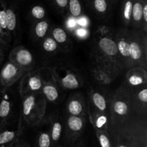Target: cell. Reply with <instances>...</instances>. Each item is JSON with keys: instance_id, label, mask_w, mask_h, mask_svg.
I'll return each mask as SVG.
<instances>
[{"instance_id": "6da1fadb", "label": "cell", "mask_w": 147, "mask_h": 147, "mask_svg": "<svg viewBox=\"0 0 147 147\" xmlns=\"http://www.w3.org/2000/svg\"><path fill=\"white\" fill-rule=\"evenodd\" d=\"M99 46L100 49L106 54L113 56L117 53L118 48L116 43L113 40L108 37H103L99 41Z\"/></svg>"}, {"instance_id": "7a4b0ae2", "label": "cell", "mask_w": 147, "mask_h": 147, "mask_svg": "<svg viewBox=\"0 0 147 147\" xmlns=\"http://www.w3.org/2000/svg\"><path fill=\"white\" fill-rule=\"evenodd\" d=\"M17 72V69L14 64L11 63H7L1 71V79L5 81L9 80V79H12V77L15 76Z\"/></svg>"}, {"instance_id": "3957f363", "label": "cell", "mask_w": 147, "mask_h": 147, "mask_svg": "<svg viewBox=\"0 0 147 147\" xmlns=\"http://www.w3.org/2000/svg\"><path fill=\"white\" fill-rule=\"evenodd\" d=\"M17 60L19 63L23 66H27L30 64L32 61V56L31 53L25 49H22L19 50L17 53Z\"/></svg>"}, {"instance_id": "277c9868", "label": "cell", "mask_w": 147, "mask_h": 147, "mask_svg": "<svg viewBox=\"0 0 147 147\" xmlns=\"http://www.w3.org/2000/svg\"><path fill=\"white\" fill-rule=\"evenodd\" d=\"M63 86L67 89H76L78 86L79 84L77 79L73 74H68L62 79Z\"/></svg>"}, {"instance_id": "5b68a950", "label": "cell", "mask_w": 147, "mask_h": 147, "mask_svg": "<svg viewBox=\"0 0 147 147\" xmlns=\"http://www.w3.org/2000/svg\"><path fill=\"white\" fill-rule=\"evenodd\" d=\"M6 14H7V29L9 30H14L17 24V17L15 13L10 7L6 8Z\"/></svg>"}, {"instance_id": "8992f818", "label": "cell", "mask_w": 147, "mask_h": 147, "mask_svg": "<svg viewBox=\"0 0 147 147\" xmlns=\"http://www.w3.org/2000/svg\"><path fill=\"white\" fill-rule=\"evenodd\" d=\"M67 124L71 131L78 132L83 128V121L80 118L76 116H71L69 118Z\"/></svg>"}, {"instance_id": "52a82bcc", "label": "cell", "mask_w": 147, "mask_h": 147, "mask_svg": "<svg viewBox=\"0 0 147 147\" xmlns=\"http://www.w3.org/2000/svg\"><path fill=\"white\" fill-rule=\"evenodd\" d=\"M16 134L14 131H6L0 133V147L11 143L15 138Z\"/></svg>"}, {"instance_id": "ba28073f", "label": "cell", "mask_w": 147, "mask_h": 147, "mask_svg": "<svg viewBox=\"0 0 147 147\" xmlns=\"http://www.w3.org/2000/svg\"><path fill=\"white\" fill-rule=\"evenodd\" d=\"M69 10L73 17H78L82 12L81 4L79 0H68Z\"/></svg>"}, {"instance_id": "9c48e42d", "label": "cell", "mask_w": 147, "mask_h": 147, "mask_svg": "<svg viewBox=\"0 0 147 147\" xmlns=\"http://www.w3.org/2000/svg\"><path fill=\"white\" fill-rule=\"evenodd\" d=\"M43 92L47 99L51 102L55 101L58 97V92H57V89L51 85H46L43 89Z\"/></svg>"}, {"instance_id": "30bf717a", "label": "cell", "mask_w": 147, "mask_h": 147, "mask_svg": "<svg viewBox=\"0 0 147 147\" xmlns=\"http://www.w3.org/2000/svg\"><path fill=\"white\" fill-rule=\"evenodd\" d=\"M130 46V56L133 60H139L142 56V50L139 44L136 42H132Z\"/></svg>"}, {"instance_id": "8fae6325", "label": "cell", "mask_w": 147, "mask_h": 147, "mask_svg": "<svg viewBox=\"0 0 147 147\" xmlns=\"http://www.w3.org/2000/svg\"><path fill=\"white\" fill-rule=\"evenodd\" d=\"M133 1L134 0H125L124 4H123V17L126 21H130L131 18Z\"/></svg>"}, {"instance_id": "7c38bea8", "label": "cell", "mask_w": 147, "mask_h": 147, "mask_svg": "<svg viewBox=\"0 0 147 147\" xmlns=\"http://www.w3.org/2000/svg\"><path fill=\"white\" fill-rule=\"evenodd\" d=\"M34 102H35V99H34V96H32V95L28 97L24 100V104H23V112H24V115H30L34 105Z\"/></svg>"}, {"instance_id": "4fadbf2b", "label": "cell", "mask_w": 147, "mask_h": 147, "mask_svg": "<svg viewBox=\"0 0 147 147\" xmlns=\"http://www.w3.org/2000/svg\"><path fill=\"white\" fill-rule=\"evenodd\" d=\"M68 110L72 115H77L82 112L83 107L78 101L73 100L69 104Z\"/></svg>"}, {"instance_id": "5bb4252c", "label": "cell", "mask_w": 147, "mask_h": 147, "mask_svg": "<svg viewBox=\"0 0 147 147\" xmlns=\"http://www.w3.org/2000/svg\"><path fill=\"white\" fill-rule=\"evenodd\" d=\"M48 28V23L46 21H42L37 23L35 27L36 34L38 37H42L45 35Z\"/></svg>"}, {"instance_id": "9a60e30c", "label": "cell", "mask_w": 147, "mask_h": 147, "mask_svg": "<svg viewBox=\"0 0 147 147\" xmlns=\"http://www.w3.org/2000/svg\"><path fill=\"white\" fill-rule=\"evenodd\" d=\"M93 102H94V104L96 105V107L98 109H100V110H104L106 109V100H105L104 97L101 95H100L98 93H95L93 95Z\"/></svg>"}, {"instance_id": "2e32d148", "label": "cell", "mask_w": 147, "mask_h": 147, "mask_svg": "<svg viewBox=\"0 0 147 147\" xmlns=\"http://www.w3.org/2000/svg\"><path fill=\"white\" fill-rule=\"evenodd\" d=\"M118 50L123 56H130V46L125 40H120L117 45Z\"/></svg>"}, {"instance_id": "e0dca14e", "label": "cell", "mask_w": 147, "mask_h": 147, "mask_svg": "<svg viewBox=\"0 0 147 147\" xmlns=\"http://www.w3.org/2000/svg\"><path fill=\"white\" fill-rule=\"evenodd\" d=\"M53 37L55 39V40L58 43H64L67 39V35L66 33L62 28L57 27L53 30Z\"/></svg>"}, {"instance_id": "ac0fdd59", "label": "cell", "mask_w": 147, "mask_h": 147, "mask_svg": "<svg viewBox=\"0 0 147 147\" xmlns=\"http://www.w3.org/2000/svg\"><path fill=\"white\" fill-rule=\"evenodd\" d=\"M93 6H94L95 10L98 12H105L108 8L107 0H94Z\"/></svg>"}, {"instance_id": "d6986e66", "label": "cell", "mask_w": 147, "mask_h": 147, "mask_svg": "<svg viewBox=\"0 0 147 147\" xmlns=\"http://www.w3.org/2000/svg\"><path fill=\"white\" fill-rule=\"evenodd\" d=\"M51 139L49 134L46 133H42L40 134L38 140L39 147H50Z\"/></svg>"}, {"instance_id": "ffe728a7", "label": "cell", "mask_w": 147, "mask_h": 147, "mask_svg": "<svg viewBox=\"0 0 147 147\" xmlns=\"http://www.w3.org/2000/svg\"><path fill=\"white\" fill-rule=\"evenodd\" d=\"M62 126L60 122H55L53 127V131H52V140L53 142H56L60 138L61 135Z\"/></svg>"}, {"instance_id": "44dd1931", "label": "cell", "mask_w": 147, "mask_h": 147, "mask_svg": "<svg viewBox=\"0 0 147 147\" xmlns=\"http://www.w3.org/2000/svg\"><path fill=\"white\" fill-rule=\"evenodd\" d=\"M43 48H44L46 51H54L57 48V43H56L54 39L51 38V37H48L43 43Z\"/></svg>"}, {"instance_id": "7402d4cb", "label": "cell", "mask_w": 147, "mask_h": 147, "mask_svg": "<svg viewBox=\"0 0 147 147\" xmlns=\"http://www.w3.org/2000/svg\"><path fill=\"white\" fill-rule=\"evenodd\" d=\"M10 111V103L8 101L3 99L0 103V117L5 118L9 115Z\"/></svg>"}, {"instance_id": "603a6c76", "label": "cell", "mask_w": 147, "mask_h": 147, "mask_svg": "<svg viewBox=\"0 0 147 147\" xmlns=\"http://www.w3.org/2000/svg\"><path fill=\"white\" fill-rule=\"evenodd\" d=\"M114 110L119 115H123L127 112L128 107L125 102H121V101H118L114 105Z\"/></svg>"}, {"instance_id": "cb8c5ba5", "label": "cell", "mask_w": 147, "mask_h": 147, "mask_svg": "<svg viewBox=\"0 0 147 147\" xmlns=\"http://www.w3.org/2000/svg\"><path fill=\"white\" fill-rule=\"evenodd\" d=\"M31 13L34 17L36 19H42L45 15V10L41 6H34L31 10Z\"/></svg>"}, {"instance_id": "d4e9b609", "label": "cell", "mask_w": 147, "mask_h": 147, "mask_svg": "<svg viewBox=\"0 0 147 147\" xmlns=\"http://www.w3.org/2000/svg\"><path fill=\"white\" fill-rule=\"evenodd\" d=\"M29 86L32 90H38L42 86L41 81L37 76H33L29 81Z\"/></svg>"}, {"instance_id": "484cf974", "label": "cell", "mask_w": 147, "mask_h": 147, "mask_svg": "<svg viewBox=\"0 0 147 147\" xmlns=\"http://www.w3.org/2000/svg\"><path fill=\"white\" fill-rule=\"evenodd\" d=\"M99 142L101 147H111L109 138H108L107 135L104 133H100L98 135Z\"/></svg>"}, {"instance_id": "4316f807", "label": "cell", "mask_w": 147, "mask_h": 147, "mask_svg": "<svg viewBox=\"0 0 147 147\" xmlns=\"http://www.w3.org/2000/svg\"><path fill=\"white\" fill-rule=\"evenodd\" d=\"M129 82L132 85H139L143 83V80L142 78L136 75H133L129 78Z\"/></svg>"}, {"instance_id": "83f0119b", "label": "cell", "mask_w": 147, "mask_h": 147, "mask_svg": "<svg viewBox=\"0 0 147 147\" xmlns=\"http://www.w3.org/2000/svg\"><path fill=\"white\" fill-rule=\"evenodd\" d=\"M139 97L140 100H142V102H147V89H143L142 92H140V93H139Z\"/></svg>"}, {"instance_id": "f1b7e54d", "label": "cell", "mask_w": 147, "mask_h": 147, "mask_svg": "<svg viewBox=\"0 0 147 147\" xmlns=\"http://www.w3.org/2000/svg\"><path fill=\"white\" fill-rule=\"evenodd\" d=\"M55 1L61 8H65L68 5V0H55Z\"/></svg>"}, {"instance_id": "f546056e", "label": "cell", "mask_w": 147, "mask_h": 147, "mask_svg": "<svg viewBox=\"0 0 147 147\" xmlns=\"http://www.w3.org/2000/svg\"><path fill=\"white\" fill-rule=\"evenodd\" d=\"M106 117H104V116L100 117V118L98 119L97 126L98 127V128H100V127H102L103 125H104L105 123H106Z\"/></svg>"}, {"instance_id": "4dcf8cb0", "label": "cell", "mask_w": 147, "mask_h": 147, "mask_svg": "<svg viewBox=\"0 0 147 147\" xmlns=\"http://www.w3.org/2000/svg\"><path fill=\"white\" fill-rule=\"evenodd\" d=\"M78 24L83 27H86L88 24V20L86 17H81L78 20Z\"/></svg>"}, {"instance_id": "1f68e13d", "label": "cell", "mask_w": 147, "mask_h": 147, "mask_svg": "<svg viewBox=\"0 0 147 147\" xmlns=\"http://www.w3.org/2000/svg\"><path fill=\"white\" fill-rule=\"evenodd\" d=\"M77 34L78 35L80 36V37H83L86 34H87V31H86V30H85L84 28H80L77 30Z\"/></svg>"}, {"instance_id": "d6a6232c", "label": "cell", "mask_w": 147, "mask_h": 147, "mask_svg": "<svg viewBox=\"0 0 147 147\" xmlns=\"http://www.w3.org/2000/svg\"><path fill=\"white\" fill-rule=\"evenodd\" d=\"M76 22L75 19H69V20L67 21V26H68L69 27H73L76 25Z\"/></svg>"}, {"instance_id": "836d02e7", "label": "cell", "mask_w": 147, "mask_h": 147, "mask_svg": "<svg viewBox=\"0 0 147 147\" xmlns=\"http://www.w3.org/2000/svg\"><path fill=\"white\" fill-rule=\"evenodd\" d=\"M3 147H14V146H13L12 144H10L9 146H3Z\"/></svg>"}, {"instance_id": "e575fe53", "label": "cell", "mask_w": 147, "mask_h": 147, "mask_svg": "<svg viewBox=\"0 0 147 147\" xmlns=\"http://www.w3.org/2000/svg\"><path fill=\"white\" fill-rule=\"evenodd\" d=\"M1 31H2V29H1V26H0V34H1Z\"/></svg>"}, {"instance_id": "d590c367", "label": "cell", "mask_w": 147, "mask_h": 147, "mask_svg": "<svg viewBox=\"0 0 147 147\" xmlns=\"http://www.w3.org/2000/svg\"><path fill=\"white\" fill-rule=\"evenodd\" d=\"M23 147H28V146H23Z\"/></svg>"}]
</instances>
